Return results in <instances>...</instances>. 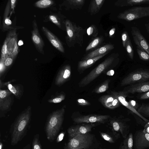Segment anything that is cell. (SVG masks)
<instances>
[{"instance_id": "1", "label": "cell", "mask_w": 149, "mask_h": 149, "mask_svg": "<svg viewBox=\"0 0 149 149\" xmlns=\"http://www.w3.org/2000/svg\"><path fill=\"white\" fill-rule=\"evenodd\" d=\"M31 107L28 106L20 114L11 126L10 132L12 146L17 144L26 135L31 121Z\"/></svg>"}, {"instance_id": "2", "label": "cell", "mask_w": 149, "mask_h": 149, "mask_svg": "<svg viewBox=\"0 0 149 149\" xmlns=\"http://www.w3.org/2000/svg\"><path fill=\"white\" fill-rule=\"evenodd\" d=\"M101 145L95 135L89 132L76 136L66 143L64 149H96Z\"/></svg>"}, {"instance_id": "3", "label": "cell", "mask_w": 149, "mask_h": 149, "mask_svg": "<svg viewBox=\"0 0 149 149\" xmlns=\"http://www.w3.org/2000/svg\"><path fill=\"white\" fill-rule=\"evenodd\" d=\"M66 106L54 111L48 117L45 126L47 139L52 142L60 131L64 120Z\"/></svg>"}, {"instance_id": "4", "label": "cell", "mask_w": 149, "mask_h": 149, "mask_svg": "<svg viewBox=\"0 0 149 149\" xmlns=\"http://www.w3.org/2000/svg\"><path fill=\"white\" fill-rule=\"evenodd\" d=\"M66 35V43L69 47H73L76 44L81 47L83 42L85 30L82 27L68 19L65 21Z\"/></svg>"}, {"instance_id": "5", "label": "cell", "mask_w": 149, "mask_h": 149, "mask_svg": "<svg viewBox=\"0 0 149 149\" xmlns=\"http://www.w3.org/2000/svg\"><path fill=\"white\" fill-rule=\"evenodd\" d=\"M117 57L113 54V55L107 57L82 78L79 83V86L80 87H84L91 83L110 67L113 64Z\"/></svg>"}, {"instance_id": "6", "label": "cell", "mask_w": 149, "mask_h": 149, "mask_svg": "<svg viewBox=\"0 0 149 149\" xmlns=\"http://www.w3.org/2000/svg\"><path fill=\"white\" fill-rule=\"evenodd\" d=\"M146 17H149V6L133 7L120 13L117 17L130 21Z\"/></svg>"}, {"instance_id": "7", "label": "cell", "mask_w": 149, "mask_h": 149, "mask_svg": "<svg viewBox=\"0 0 149 149\" xmlns=\"http://www.w3.org/2000/svg\"><path fill=\"white\" fill-rule=\"evenodd\" d=\"M149 80V70L139 69L132 72L128 74L122 80L120 85L123 86Z\"/></svg>"}, {"instance_id": "8", "label": "cell", "mask_w": 149, "mask_h": 149, "mask_svg": "<svg viewBox=\"0 0 149 149\" xmlns=\"http://www.w3.org/2000/svg\"><path fill=\"white\" fill-rule=\"evenodd\" d=\"M111 132L115 134H121L125 139L129 135L130 126L125 119L114 117L109 120Z\"/></svg>"}, {"instance_id": "9", "label": "cell", "mask_w": 149, "mask_h": 149, "mask_svg": "<svg viewBox=\"0 0 149 149\" xmlns=\"http://www.w3.org/2000/svg\"><path fill=\"white\" fill-rule=\"evenodd\" d=\"M109 115L91 114L81 116L72 118L75 123L104 124L111 118Z\"/></svg>"}, {"instance_id": "10", "label": "cell", "mask_w": 149, "mask_h": 149, "mask_svg": "<svg viewBox=\"0 0 149 149\" xmlns=\"http://www.w3.org/2000/svg\"><path fill=\"white\" fill-rule=\"evenodd\" d=\"M99 124L97 123H82L70 126L67 130L68 140L77 135L90 132L93 127Z\"/></svg>"}, {"instance_id": "11", "label": "cell", "mask_w": 149, "mask_h": 149, "mask_svg": "<svg viewBox=\"0 0 149 149\" xmlns=\"http://www.w3.org/2000/svg\"><path fill=\"white\" fill-rule=\"evenodd\" d=\"M133 145L134 149L149 148V134L145 132L143 130L137 131L134 136Z\"/></svg>"}, {"instance_id": "12", "label": "cell", "mask_w": 149, "mask_h": 149, "mask_svg": "<svg viewBox=\"0 0 149 149\" xmlns=\"http://www.w3.org/2000/svg\"><path fill=\"white\" fill-rule=\"evenodd\" d=\"M33 29L31 31V39L37 51L40 53L44 54V47L45 43L39 32L36 20L34 19L32 22Z\"/></svg>"}, {"instance_id": "13", "label": "cell", "mask_w": 149, "mask_h": 149, "mask_svg": "<svg viewBox=\"0 0 149 149\" xmlns=\"http://www.w3.org/2000/svg\"><path fill=\"white\" fill-rule=\"evenodd\" d=\"M131 33L134 42L137 45L136 47L145 51L149 54V44L138 29L136 27H132Z\"/></svg>"}, {"instance_id": "14", "label": "cell", "mask_w": 149, "mask_h": 149, "mask_svg": "<svg viewBox=\"0 0 149 149\" xmlns=\"http://www.w3.org/2000/svg\"><path fill=\"white\" fill-rule=\"evenodd\" d=\"M110 93L111 95L116 98L123 105L138 116L146 123L149 122V120L146 119L139 113L136 110L131 106L129 102L127 101L126 98L127 96V94L125 91H123L117 92L112 91H111Z\"/></svg>"}, {"instance_id": "15", "label": "cell", "mask_w": 149, "mask_h": 149, "mask_svg": "<svg viewBox=\"0 0 149 149\" xmlns=\"http://www.w3.org/2000/svg\"><path fill=\"white\" fill-rule=\"evenodd\" d=\"M65 17L60 12L56 13L50 12L49 14L45 17L44 22H51L61 29L65 31Z\"/></svg>"}, {"instance_id": "16", "label": "cell", "mask_w": 149, "mask_h": 149, "mask_svg": "<svg viewBox=\"0 0 149 149\" xmlns=\"http://www.w3.org/2000/svg\"><path fill=\"white\" fill-rule=\"evenodd\" d=\"M71 74V66L69 64L64 65L60 70L55 79V84L60 86L67 81Z\"/></svg>"}, {"instance_id": "17", "label": "cell", "mask_w": 149, "mask_h": 149, "mask_svg": "<svg viewBox=\"0 0 149 149\" xmlns=\"http://www.w3.org/2000/svg\"><path fill=\"white\" fill-rule=\"evenodd\" d=\"M42 31L52 45L60 52L64 53L63 45L59 39L46 27L42 26Z\"/></svg>"}, {"instance_id": "18", "label": "cell", "mask_w": 149, "mask_h": 149, "mask_svg": "<svg viewBox=\"0 0 149 149\" xmlns=\"http://www.w3.org/2000/svg\"><path fill=\"white\" fill-rule=\"evenodd\" d=\"M11 0H8L4 10L3 20L2 22V31L5 32L14 28L12 26V22L10 19L11 15L9 16V14H11Z\"/></svg>"}, {"instance_id": "19", "label": "cell", "mask_w": 149, "mask_h": 149, "mask_svg": "<svg viewBox=\"0 0 149 149\" xmlns=\"http://www.w3.org/2000/svg\"><path fill=\"white\" fill-rule=\"evenodd\" d=\"M125 91L127 94H134L149 91V81L141 82L128 87Z\"/></svg>"}, {"instance_id": "20", "label": "cell", "mask_w": 149, "mask_h": 149, "mask_svg": "<svg viewBox=\"0 0 149 149\" xmlns=\"http://www.w3.org/2000/svg\"><path fill=\"white\" fill-rule=\"evenodd\" d=\"M114 45L112 44H106L89 53L83 58V60H86L108 53L113 49Z\"/></svg>"}, {"instance_id": "21", "label": "cell", "mask_w": 149, "mask_h": 149, "mask_svg": "<svg viewBox=\"0 0 149 149\" xmlns=\"http://www.w3.org/2000/svg\"><path fill=\"white\" fill-rule=\"evenodd\" d=\"M85 0H67L64 1L60 5V8H64L66 10H80L83 6Z\"/></svg>"}, {"instance_id": "22", "label": "cell", "mask_w": 149, "mask_h": 149, "mask_svg": "<svg viewBox=\"0 0 149 149\" xmlns=\"http://www.w3.org/2000/svg\"><path fill=\"white\" fill-rule=\"evenodd\" d=\"M12 93L9 90H0V107L1 110H5L9 107L11 99L10 97Z\"/></svg>"}, {"instance_id": "23", "label": "cell", "mask_w": 149, "mask_h": 149, "mask_svg": "<svg viewBox=\"0 0 149 149\" xmlns=\"http://www.w3.org/2000/svg\"><path fill=\"white\" fill-rule=\"evenodd\" d=\"M108 53L86 60L79 61L78 64L77 70L79 72H81L91 66L101 58Z\"/></svg>"}, {"instance_id": "24", "label": "cell", "mask_w": 149, "mask_h": 149, "mask_svg": "<svg viewBox=\"0 0 149 149\" xmlns=\"http://www.w3.org/2000/svg\"><path fill=\"white\" fill-rule=\"evenodd\" d=\"M149 0H118L114 3L115 5L119 7L133 6L144 4H148Z\"/></svg>"}, {"instance_id": "25", "label": "cell", "mask_w": 149, "mask_h": 149, "mask_svg": "<svg viewBox=\"0 0 149 149\" xmlns=\"http://www.w3.org/2000/svg\"><path fill=\"white\" fill-rule=\"evenodd\" d=\"M105 0H91L89 4L88 11L91 15L98 13L104 3Z\"/></svg>"}, {"instance_id": "26", "label": "cell", "mask_w": 149, "mask_h": 149, "mask_svg": "<svg viewBox=\"0 0 149 149\" xmlns=\"http://www.w3.org/2000/svg\"><path fill=\"white\" fill-rule=\"evenodd\" d=\"M133 146V135L130 133L120 143L119 149H132Z\"/></svg>"}, {"instance_id": "27", "label": "cell", "mask_w": 149, "mask_h": 149, "mask_svg": "<svg viewBox=\"0 0 149 149\" xmlns=\"http://www.w3.org/2000/svg\"><path fill=\"white\" fill-rule=\"evenodd\" d=\"M100 133L103 139L111 143H115L120 138V135L119 134H115L112 132L111 134L102 132H100Z\"/></svg>"}, {"instance_id": "28", "label": "cell", "mask_w": 149, "mask_h": 149, "mask_svg": "<svg viewBox=\"0 0 149 149\" xmlns=\"http://www.w3.org/2000/svg\"><path fill=\"white\" fill-rule=\"evenodd\" d=\"M115 97L112 95H105L101 96L99 99V102L106 108L112 109V103Z\"/></svg>"}, {"instance_id": "29", "label": "cell", "mask_w": 149, "mask_h": 149, "mask_svg": "<svg viewBox=\"0 0 149 149\" xmlns=\"http://www.w3.org/2000/svg\"><path fill=\"white\" fill-rule=\"evenodd\" d=\"M5 84L8 87V89L18 98H20L22 95L23 91L21 87L19 85H12L9 83Z\"/></svg>"}, {"instance_id": "30", "label": "cell", "mask_w": 149, "mask_h": 149, "mask_svg": "<svg viewBox=\"0 0 149 149\" xmlns=\"http://www.w3.org/2000/svg\"><path fill=\"white\" fill-rule=\"evenodd\" d=\"M54 3V1L52 0H41L36 2L34 5L36 7L44 8L51 7Z\"/></svg>"}, {"instance_id": "31", "label": "cell", "mask_w": 149, "mask_h": 149, "mask_svg": "<svg viewBox=\"0 0 149 149\" xmlns=\"http://www.w3.org/2000/svg\"><path fill=\"white\" fill-rule=\"evenodd\" d=\"M103 40V38L102 36L95 38L86 47V51H88L99 46L101 44Z\"/></svg>"}, {"instance_id": "32", "label": "cell", "mask_w": 149, "mask_h": 149, "mask_svg": "<svg viewBox=\"0 0 149 149\" xmlns=\"http://www.w3.org/2000/svg\"><path fill=\"white\" fill-rule=\"evenodd\" d=\"M110 81V79H109L105 80L101 84L95 89L94 92L99 94L106 91L109 88V84Z\"/></svg>"}, {"instance_id": "33", "label": "cell", "mask_w": 149, "mask_h": 149, "mask_svg": "<svg viewBox=\"0 0 149 149\" xmlns=\"http://www.w3.org/2000/svg\"><path fill=\"white\" fill-rule=\"evenodd\" d=\"M65 97V94L61 93L52 97L49 100L48 102L50 103H58L63 100Z\"/></svg>"}, {"instance_id": "34", "label": "cell", "mask_w": 149, "mask_h": 149, "mask_svg": "<svg viewBox=\"0 0 149 149\" xmlns=\"http://www.w3.org/2000/svg\"><path fill=\"white\" fill-rule=\"evenodd\" d=\"M32 149H42L38 134L34 135L32 144Z\"/></svg>"}, {"instance_id": "35", "label": "cell", "mask_w": 149, "mask_h": 149, "mask_svg": "<svg viewBox=\"0 0 149 149\" xmlns=\"http://www.w3.org/2000/svg\"><path fill=\"white\" fill-rule=\"evenodd\" d=\"M137 111L141 114H142V116L149 117V104H142Z\"/></svg>"}, {"instance_id": "36", "label": "cell", "mask_w": 149, "mask_h": 149, "mask_svg": "<svg viewBox=\"0 0 149 149\" xmlns=\"http://www.w3.org/2000/svg\"><path fill=\"white\" fill-rule=\"evenodd\" d=\"M128 55L132 59L134 58V50L130 38L126 42L125 47Z\"/></svg>"}, {"instance_id": "37", "label": "cell", "mask_w": 149, "mask_h": 149, "mask_svg": "<svg viewBox=\"0 0 149 149\" xmlns=\"http://www.w3.org/2000/svg\"><path fill=\"white\" fill-rule=\"evenodd\" d=\"M136 47V51L140 58L144 61H149V54L145 51Z\"/></svg>"}, {"instance_id": "38", "label": "cell", "mask_w": 149, "mask_h": 149, "mask_svg": "<svg viewBox=\"0 0 149 149\" xmlns=\"http://www.w3.org/2000/svg\"><path fill=\"white\" fill-rule=\"evenodd\" d=\"M87 32L88 36L95 38L97 36L98 31L95 26L93 25L88 28Z\"/></svg>"}, {"instance_id": "39", "label": "cell", "mask_w": 149, "mask_h": 149, "mask_svg": "<svg viewBox=\"0 0 149 149\" xmlns=\"http://www.w3.org/2000/svg\"><path fill=\"white\" fill-rule=\"evenodd\" d=\"M15 55L11 54L8 56L6 59L4 64L5 66H9L12 63Z\"/></svg>"}, {"instance_id": "40", "label": "cell", "mask_w": 149, "mask_h": 149, "mask_svg": "<svg viewBox=\"0 0 149 149\" xmlns=\"http://www.w3.org/2000/svg\"><path fill=\"white\" fill-rule=\"evenodd\" d=\"M121 38L123 46L125 47L126 42L130 39L128 34L127 31H124L122 33Z\"/></svg>"}, {"instance_id": "41", "label": "cell", "mask_w": 149, "mask_h": 149, "mask_svg": "<svg viewBox=\"0 0 149 149\" xmlns=\"http://www.w3.org/2000/svg\"><path fill=\"white\" fill-rule=\"evenodd\" d=\"M77 102L79 105L82 106H86L91 104L90 102L83 99H78L77 100Z\"/></svg>"}, {"instance_id": "42", "label": "cell", "mask_w": 149, "mask_h": 149, "mask_svg": "<svg viewBox=\"0 0 149 149\" xmlns=\"http://www.w3.org/2000/svg\"><path fill=\"white\" fill-rule=\"evenodd\" d=\"M114 97L115 98L112 103V109L117 108L121 104L119 100L115 97Z\"/></svg>"}, {"instance_id": "43", "label": "cell", "mask_w": 149, "mask_h": 149, "mask_svg": "<svg viewBox=\"0 0 149 149\" xmlns=\"http://www.w3.org/2000/svg\"><path fill=\"white\" fill-rule=\"evenodd\" d=\"M129 102L133 108L137 110V109L138 107V105L135 101L132 100H130Z\"/></svg>"}, {"instance_id": "44", "label": "cell", "mask_w": 149, "mask_h": 149, "mask_svg": "<svg viewBox=\"0 0 149 149\" xmlns=\"http://www.w3.org/2000/svg\"><path fill=\"white\" fill-rule=\"evenodd\" d=\"M149 98V91L143 94L140 95L139 99L140 100H145Z\"/></svg>"}, {"instance_id": "45", "label": "cell", "mask_w": 149, "mask_h": 149, "mask_svg": "<svg viewBox=\"0 0 149 149\" xmlns=\"http://www.w3.org/2000/svg\"><path fill=\"white\" fill-rule=\"evenodd\" d=\"M65 132H62L58 135L56 139L57 142L61 141L63 139L65 135Z\"/></svg>"}, {"instance_id": "46", "label": "cell", "mask_w": 149, "mask_h": 149, "mask_svg": "<svg viewBox=\"0 0 149 149\" xmlns=\"http://www.w3.org/2000/svg\"><path fill=\"white\" fill-rule=\"evenodd\" d=\"M17 0H11V9L12 13H14L15 8L16 6Z\"/></svg>"}, {"instance_id": "47", "label": "cell", "mask_w": 149, "mask_h": 149, "mask_svg": "<svg viewBox=\"0 0 149 149\" xmlns=\"http://www.w3.org/2000/svg\"><path fill=\"white\" fill-rule=\"evenodd\" d=\"M143 130L145 132L149 134V122L147 123L146 124Z\"/></svg>"}, {"instance_id": "48", "label": "cell", "mask_w": 149, "mask_h": 149, "mask_svg": "<svg viewBox=\"0 0 149 149\" xmlns=\"http://www.w3.org/2000/svg\"><path fill=\"white\" fill-rule=\"evenodd\" d=\"M116 29L115 28H112L111 29L109 32V37H111L114 33Z\"/></svg>"}, {"instance_id": "49", "label": "cell", "mask_w": 149, "mask_h": 149, "mask_svg": "<svg viewBox=\"0 0 149 149\" xmlns=\"http://www.w3.org/2000/svg\"><path fill=\"white\" fill-rule=\"evenodd\" d=\"M107 74L109 76H113L114 74V71L113 70H110L108 71L107 73Z\"/></svg>"}, {"instance_id": "50", "label": "cell", "mask_w": 149, "mask_h": 149, "mask_svg": "<svg viewBox=\"0 0 149 149\" xmlns=\"http://www.w3.org/2000/svg\"><path fill=\"white\" fill-rule=\"evenodd\" d=\"M0 149H3V144L1 139L0 142Z\"/></svg>"}, {"instance_id": "51", "label": "cell", "mask_w": 149, "mask_h": 149, "mask_svg": "<svg viewBox=\"0 0 149 149\" xmlns=\"http://www.w3.org/2000/svg\"><path fill=\"white\" fill-rule=\"evenodd\" d=\"M146 29L147 32L149 33V23L146 25Z\"/></svg>"}, {"instance_id": "52", "label": "cell", "mask_w": 149, "mask_h": 149, "mask_svg": "<svg viewBox=\"0 0 149 149\" xmlns=\"http://www.w3.org/2000/svg\"><path fill=\"white\" fill-rule=\"evenodd\" d=\"M23 42L21 40H20L18 43V44L19 45H23Z\"/></svg>"}, {"instance_id": "53", "label": "cell", "mask_w": 149, "mask_h": 149, "mask_svg": "<svg viewBox=\"0 0 149 149\" xmlns=\"http://www.w3.org/2000/svg\"><path fill=\"white\" fill-rule=\"evenodd\" d=\"M108 149L106 148H103V149Z\"/></svg>"}, {"instance_id": "54", "label": "cell", "mask_w": 149, "mask_h": 149, "mask_svg": "<svg viewBox=\"0 0 149 149\" xmlns=\"http://www.w3.org/2000/svg\"><path fill=\"white\" fill-rule=\"evenodd\" d=\"M148 4H149V3H148Z\"/></svg>"}]
</instances>
